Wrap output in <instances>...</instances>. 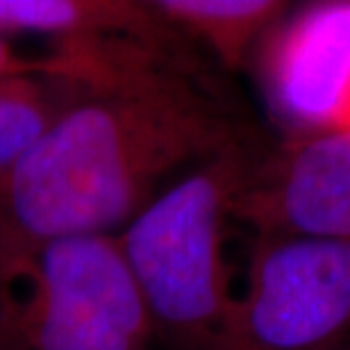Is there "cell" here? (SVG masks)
<instances>
[{"mask_svg":"<svg viewBox=\"0 0 350 350\" xmlns=\"http://www.w3.org/2000/svg\"><path fill=\"white\" fill-rule=\"evenodd\" d=\"M68 48L87 91L0 182V271L48 241L118 234L171 175L257 139L189 44Z\"/></svg>","mask_w":350,"mask_h":350,"instance_id":"1","label":"cell"},{"mask_svg":"<svg viewBox=\"0 0 350 350\" xmlns=\"http://www.w3.org/2000/svg\"><path fill=\"white\" fill-rule=\"evenodd\" d=\"M262 150L250 139L193 166L118 232L157 348L221 350L234 305L226 232Z\"/></svg>","mask_w":350,"mask_h":350,"instance_id":"2","label":"cell"},{"mask_svg":"<svg viewBox=\"0 0 350 350\" xmlns=\"http://www.w3.org/2000/svg\"><path fill=\"white\" fill-rule=\"evenodd\" d=\"M5 350H157L118 234L48 241L0 271Z\"/></svg>","mask_w":350,"mask_h":350,"instance_id":"3","label":"cell"},{"mask_svg":"<svg viewBox=\"0 0 350 350\" xmlns=\"http://www.w3.org/2000/svg\"><path fill=\"white\" fill-rule=\"evenodd\" d=\"M350 341V237H255L221 350H341Z\"/></svg>","mask_w":350,"mask_h":350,"instance_id":"4","label":"cell"},{"mask_svg":"<svg viewBox=\"0 0 350 350\" xmlns=\"http://www.w3.org/2000/svg\"><path fill=\"white\" fill-rule=\"evenodd\" d=\"M232 221L255 237H350V128L284 137L264 148Z\"/></svg>","mask_w":350,"mask_h":350,"instance_id":"5","label":"cell"},{"mask_svg":"<svg viewBox=\"0 0 350 350\" xmlns=\"http://www.w3.org/2000/svg\"><path fill=\"white\" fill-rule=\"evenodd\" d=\"M257 51L264 96L289 137L350 128V3L289 12Z\"/></svg>","mask_w":350,"mask_h":350,"instance_id":"6","label":"cell"},{"mask_svg":"<svg viewBox=\"0 0 350 350\" xmlns=\"http://www.w3.org/2000/svg\"><path fill=\"white\" fill-rule=\"evenodd\" d=\"M5 34H44L55 44L89 39H139L187 44L152 3L132 0H0Z\"/></svg>","mask_w":350,"mask_h":350,"instance_id":"7","label":"cell"},{"mask_svg":"<svg viewBox=\"0 0 350 350\" xmlns=\"http://www.w3.org/2000/svg\"><path fill=\"white\" fill-rule=\"evenodd\" d=\"M152 7L187 44L202 46L230 71L246 64L291 12V5L280 0H155Z\"/></svg>","mask_w":350,"mask_h":350,"instance_id":"8","label":"cell"},{"mask_svg":"<svg viewBox=\"0 0 350 350\" xmlns=\"http://www.w3.org/2000/svg\"><path fill=\"white\" fill-rule=\"evenodd\" d=\"M85 91L87 82L68 73L64 62L46 71L0 75V182Z\"/></svg>","mask_w":350,"mask_h":350,"instance_id":"9","label":"cell"},{"mask_svg":"<svg viewBox=\"0 0 350 350\" xmlns=\"http://www.w3.org/2000/svg\"><path fill=\"white\" fill-rule=\"evenodd\" d=\"M57 66H62V59L55 51L48 57H25L18 51H14L10 34L0 30V75L46 71V68H57Z\"/></svg>","mask_w":350,"mask_h":350,"instance_id":"10","label":"cell"},{"mask_svg":"<svg viewBox=\"0 0 350 350\" xmlns=\"http://www.w3.org/2000/svg\"><path fill=\"white\" fill-rule=\"evenodd\" d=\"M341 350H350V341H348V344H346L344 348H341Z\"/></svg>","mask_w":350,"mask_h":350,"instance_id":"11","label":"cell"},{"mask_svg":"<svg viewBox=\"0 0 350 350\" xmlns=\"http://www.w3.org/2000/svg\"><path fill=\"white\" fill-rule=\"evenodd\" d=\"M0 350H5V346H3V341H0Z\"/></svg>","mask_w":350,"mask_h":350,"instance_id":"12","label":"cell"}]
</instances>
